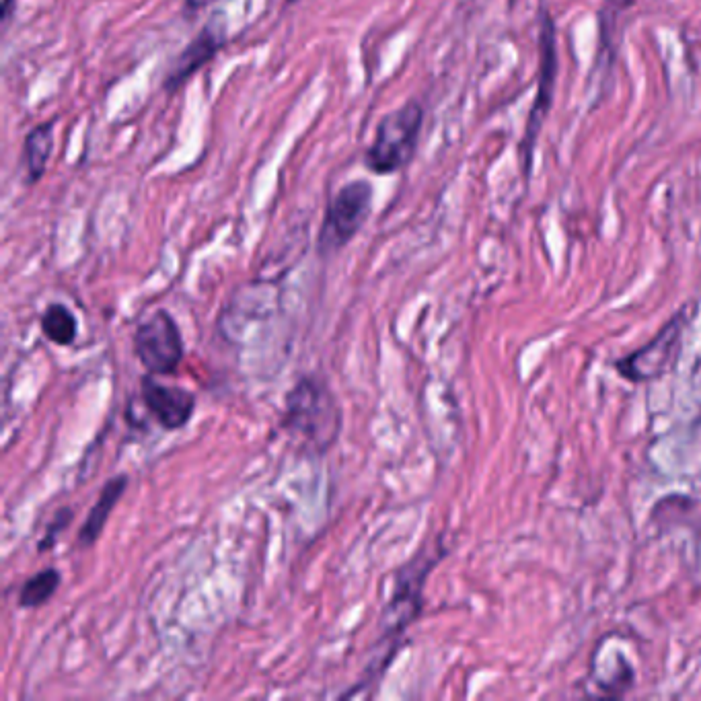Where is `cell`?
I'll use <instances>...</instances> for the list:
<instances>
[{"instance_id": "cell-1", "label": "cell", "mask_w": 701, "mask_h": 701, "mask_svg": "<svg viewBox=\"0 0 701 701\" xmlns=\"http://www.w3.org/2000/svg\"><path fill=\"white\" fill-rule=\"evenodd\" d=\"M342 408L329 383L319 375H303L284 397L282 432L297 445L323 457L342 434Z\"/></svg>"}, {"instance_id": "cell-2", "label": "cell", "mask_w": 701, "mask_h": 701, "mask_svg": "<svg viewBox=\"0 0 701 701\" xmlns=\"http://www.w3.org/2000/svg\"><path fill=\"white\" fill-rule=\"evenodd\" d=\"M424 124V109L418 101H408L387 114L379 126L373 144L364 153V165L377 175H391L408 165L418 149Z\"/></svg>"}, {"instance_id": "cell-3", "label": "cell", "mask_w": 701, "mask_h": 701, "mask_svg": "<svg viewBox=\"0 0 701 701\" xmlns=\"http://www.w3.org/2000/svg\"><path fill=\"white\" fill-rule=\"evenodd\" d=\"M445 556L436 541V545H424L416 556L403 564L395 574V588L387 607L381 613V636L397 648V638L408 630L422 611V590L432 568Z\"/></svg>"}, {"instance_id": "cell-4", "label": "cell", "mask_w": 701, "mask_h": 701, "mask_svg": "<svg viewBox=\"0 0 701 701\" xmlns=\"http://www.w3.org/2000/svg\"><path fill=\"white\" fill-rule=\"evenodd\" d=\"M373 208V186L366 179H354L329 200L317 237V251L329 257L344 249L364 227Z\"/></svg>"}, {"instance_id": "cell-5", "label": "cell", "mask_w": 701, "mask_h": 701, "mask_svg": "<svg viewBox=\"0 0 701 701\" xmlns=\"http://www.w3.org/2000/svg\"><path fill=\"white\" fill-rule=\"evenodd\" d=\"M132 350L144 371L155 377L175 375L183 356H186L179 325L165 309L155 311L151 317L138 323L132 336Z\"/></svg>"}, {"instance_id": "cell-6", "label": "cell", "mask_w": 701, "mask_h": 701, "mask_svg": "<svg viewBox=\"0 0 701 701\" xmlns=\"http://www.w3.org/2000/svg\"><path fill=\"white\" fill-rule=\"evenodd\" d=\"M685 327L687 311L681 309L644 348L617 362L619 373L634 383H644L660 377L677 358Z\"/></svg>"}, {"instance_id": "cell-7", "label": "cell", "mask_w": 701, "mask_h": 701, "mask_svg": "<svg viewBox=\"0 0 701 701\" xmlns=\"http://www.w3.org/2000/svg\"><path fill=\"white\" fill-rule=\"evenodd\" d=\"M140 395L146 410H149L155 422L167 432H175L183 426H188V422L196 414L198 399L194 391L186 387L159 383L155 375L146 373L140 379Z\"/></svg>"}, {"instance_id": "cell-8", "label": "cell", "mask_w": 701, "mask_h": 701, "mask_svg": "<svg viewBox=\"0 0 701 701\" xmlns=\"http://www.w3.org/2000/svg\"><path fill=\"white\" fill-rule=\"evenodd\" d=\"M539 50H541V60H539V85H537V97L535 105L529 114V124H527V134L523 138V155H525V171L531 167V157H533V146L537 140V132L547 116V109L551 103L553 95V81H556V70H558V54H556V38H553V23L543 17V27H541V38H539Z\"/></svg>"}, {"instance_id": "cell-9", "label": "cell", "mask_w": 701, "mask_h": 701, "mask_svg": "<svg viewBox=\"0 0 701 701\" xmlns=\"http://www.w3.org/2000/svg\"><path fill=\"white\" fill-rule=\"evenodd\" d=\"M227 42V29L223 19H212L206 23L196 38L181 50L177 60L173 62L171 70L167 72V77L163 81V89L173 93L179 87H183L190 77H194L196 72L206 66Z\"/></svg>"}, {"instance_id": "cell-10", "label": "cell", "mask_w": 701, "mask_h": 701, "mask_svg": "<svg viewBox=\"0 0 701 701\" xmlns=\"http://www.w3.org/2000/svg\"><path fill=\"white\" fill-rule=\"evenodd\" d=\"M128 484H130V477L126 473L109 477L107 482L103 484L97 502L89 510L87 519H85V523H83V527L79 529V535H77V541H79V545L83 549H89V547H93L99 541V537H101V533H103V529H105V525L109 521V516H112L114 508L118 506V502L126 494Z\"/></svg>"}, {"instance_id": "cell-11", "label": "cell", "mask_w": 701, "mask_h": 701, "mask_svg": "<svg viewBox=\"0 0 701 701\" xmlns=\"http://www.w3.org/2000/svg\"><path fill=\"white\" fill-rule=\"evenodd\" d=\"M54 126H56V120L44 122L40 126H35L25 138L23 161H25L27 183H38L46 173V167L52 155V146H54Z\"/></svg>"}, {"instance_id": "cell-12", "label": "cell", "mask_w": 701, "mask_h": 701, "mask_svg": "<svg viewBox=\"0 0 701 701\" xmlns=\"http://www.w3.org/2000/svg\"><path fill=\"white\" fill-rule=\"evenodd\" d=\"M62 584V574L56 568H44L42 572L29 576L19 588V607L21 609H40L48 605Z\"/></svg>"}, {"instance_id": "cell-13", "label": "cell", "mask_w": 701, "mask_h": 701, "mask_svg": "<svg viewBox=\"0 0 701 701\" xmlns=\"http://www.w3.org/2000/svg\"><path fill=\"white\" fill-rule=\"evenodd\" d=\"M42 334L56 346L75 344L79 336V321L66 305L52 303L46 307L40 319Z\"/></svg>"}, {"instance_id": "cell-14", "label": "cell", "mask_w": 701, "mask_h": 701, "mask_svg": "<svg viewBox=\"0 0 701 701\" xmlns=\"http://www.w3.org/2000/svg\"><path fill=\"white\" fill-rule=\"evenodd\" d=\"M72 521H75V510H72L70 506L58 508V510L54 512L52 519H50V523H48V529H46L44 537H42L40 543H38V551H40V553H46V551L54 549L56 543H58V539H60V535L70 527Z\"/></svg>"}, {"instance_id": "cell-15", "label": "cell", "mask_w": 701, "mask_h": 701, "mask_svg": "<svg viewBox=\"0 0 701 701\" xmlns=\"http://www.w3.org/2000/svg\"><path fill=\"white\" fill-rule=\"evenodd\" d=\"M212 3H216V0H186V3H183V17L192 21L198 13L208 9Z\"/></svg>"}, {"instance_id": "cell-16", "label": "cell", "mask_w": 701, "mask_h": 701, "mask_svg": "<svg viewBox=\"0 0 701 701\" xmlns=\"http://www.w3.org/2000/svg\"><path fill=\"white\" fill-rule=\"evenodd\" d=\"M286 3H288V5H294V3H299V0H286Z\"/></svg>"}]
</instances>
